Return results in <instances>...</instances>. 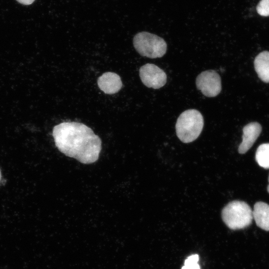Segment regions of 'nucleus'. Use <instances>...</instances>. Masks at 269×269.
Here are the masks:
<instances>
[{
  "mask_svg": "<svg viewBox=\"0 0 269 269\" xmlns=\"http://www.w3.org/2000/svg\"><path fill=\"white\" fill-rule=\"evenodd\" d=\"M197 89L208 97L217 96L222 89L221 80L219 74L213 70L204 71L196 79Z\"/></svg>",
  "mask_w": 269,
  "mask_h": 269,
  "instance_id": "39448f33",
  "label": "nucleus"
},
{
  "mask_svg": "<svg viewBox=\"0 0 269 269\" xmlns=\"http://www.w3.org/2000/svg\"><path fill=\"white\" fill-rule=\"evenodd\" d=\"M133 45L140 55L150 58L162 57L167 50L166 43L162 38L145 31L135 35Z\"/></svg>",
  "mask_w": 269,
  "mask_h": 269,
  "instance_id": "20e7f679",
  "label": "nucleus"
},
{
  "mask_svg": "<svg viewBox=\"0 0 269 269\" xmlns=\"http://www.w3.org/2000/svg\"><path fill=\"white\" fill-rule=\"evenodd\" d=\"M254 66L260 79L269 83V52L265 51L259 53L255 59Z\"/></svg>",
  "mask_w": 269,
  "mask_h": 269,
  "instance_id": "9d476101",
  "label": "nucleus"
},
{
  "mask_svg": "<svg viewBox=\"0 0 269 269\" xmlns=\"http://www.w3.org/2000/svg\"><path fill=\"white\" fill-rule=\"evenodd\" d=\"M222 218L228 228L240 230L249 227L253 219V210L245 202L234 200L222 209Z\"/></svg>",
  "mask_w": 269,
  "mask_h": 269,
  "instance_id": "7ed1b4c3",
  "label": "nucleus"
},
{
  "mask_svg": "<svg viewBox=\"0 0 269 269\" xmlns=\"http://www.w3.org/2000/svg\"><path fill=\"white\" fill-rule=\"evenodd\" d=\"M52 135L56 146L65 155L87 164L98 159L102 149L101 139L86 125L63 122L54 127Z\"/></svg>",
  "mask_w": 269,
  "mask_h": 269,
  "instance_id": "f257e3e1",
  "label": "nucleus"
},
{
  "mask_svg": "<svg viewBox=\"0 0 269 269\" xmlns=\"http://www.w3.org/2000/svg\"><path fill=\"white\" fill-rule=\"evenodd\" d=\"M253 216L257 225L267 231H269V205L259 201L255 203L253 210Z\"/></svg>",
  "mask_w": 269,
  "mask_h": 269,
  "instance_id": "1a4fd4ad",
  "label": "nucleus"
},
{
  "mask_svg": "<svg viewBox=\"0 0 269 269\" xmlns=\"http://www.w3.org/2000/svg\"><path fill=\"white\" fill-rule=\"evenodd\" d=\"M255 158L261 167L269 169V143H263L258 146Z\"/></svg>",
  "mask_w": 269,
  "mask_h": 269,
  "instance_id": "9b49d317",
  "label": "nucleus"
},
{
  "mask_svg": "<svg viewBox=\"0 0 269 269\" xmlns=\"http://www.w3.org/2000/svg\"><path fill=\"white\" fill-rule=\"evenodd\" d=\"M139 75L142 83L148 88L159 89L166 83L165 72L157 66L147 63L139 68Z\"/></svg>",
  "mask_w": 269,
  "mask_h": 269,
  "instance_id": "423d86ee",
  "label": "nucleus"
},
{
  "mask_svg": "<svg viewBox=\"0 0 269 269\" xmlns=\"http://www.w3.org/2000/svg\"><path fill=\"white\" fill-rule=\"evenodd\" d=\"M262 132V126L257 122H252L243 129L242 141L238 147V152L244 154L253 146Z\"/></svg>",
  "mask_w": 269,
  "mask_h": 269,
  "instance_id": "0eeeda50",
  "label": "nucleus"
},
{
  "mask_svg": "<svg viewBox=\"0 0 269 269\" xmlns=\"http://www.w3.org/2000/svg\"><path fill=\"white\" fill-rule=\"evenodd\" d=\"M268 181H269V185H268V187H267V190H268V192L269 193V176Z\"/></svg>",
  "mask_w": 269,
  "mask_h": 269,
  "instance_id": "2eb2a0df",
  "label": "nucleus"
},
{
  "mask_svg": "<svg viewBox=\"0 0 269 269\" xmlns=\"http://www.w3.org/2000/svg\"><path fill=\"white\" fill-rule=\"evenodd\" d=\"M97 84L100 89L107 94L118 92L123 86L120 76L111 72L103 74L98 78Z\"/></svg>",
  "mask_w": 269,
  "mask_h": 269,
  "instance_id": "6e6552de",
  "label": "nucleus"
},
{
  "mask_svg": "<svg viewBox=\"0 0 269 269\" xmlns=\"http://www.w3.org/2000/svg\"><path fill=\"white\" fill-rule=\"evenodd\" d=\"M199 256L198 255H192L187 258L184 262V265L181 269H200L199 261Z\"/></svg>",
  "mask_w": 269,
  "mask_h": 269,
  "instance_id": "f8f14e48",
  "label": "nucleus"
},
{
  "mask_svg": "<svg viewBox=\"0 0 269 269\" xmlns=\"http://www.w3.org/2000/svg\"><path fill=\"white\" fill-rule=\"evenodd\" d=\"M20 3L24 4V5H29L33 3L35 0H16Z\"/></svg>",
  "mask_w": 269,
  "mask_h": 269,
  "instance_id": "4468645a",
  "label": "nucleus"
},
{
  "mask_svg": "<svg viewBox=\"0 0 269 269\" xmlns=\"http://www.w3.org/2000/svg\"><path fill=\"white\" fill-rule=\"evenodd\" d=\"M1 172H0V179H1Z\"/></svg>",
  "mask_w": 269,
  "mask_h": 269,
  "instance_id": "dca6fc26",
  "label": "nucleus"
},
{
  "mask_svg": "<svg viewBox=\"0 0 269 269\" xmlns=\"http://www.w3.org/2000/svg\"><path fill=\"white\" fill-rule=\"evenodd\" d=\"M258 13L262 16H269V0H261L257 6Z\"/></svg>",
  "mask_w": 269,
  "mask_h": 269,
  "instance_id": "ddd939ff",
  "label": "nucleus"
},
{
  "mask_svg": "<svg viewBox=\"0 0 269 269\" xmlns=\"http://www.w3.org/2000/svg\"><path fill=\"white\" fill-rule=\"evenodd\" d=\"M204 125L202 114L195 109H189L182 113L175 125L176 134L184 143L195 140L200 134Z\"/></svg>",
  "mask_w": 269,
  "mask_h": 269,
  "instance_id": "f03ea898",
  "label": "nucleus"
}]
</instances>
